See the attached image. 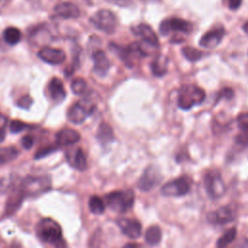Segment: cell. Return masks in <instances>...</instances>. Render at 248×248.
I'll list each match as a JSON object with an SVG mask.
<instances>
[{"label":"cell","instance_id":"obj_1","mask_svg":"<svg viewBox=\"0 0 248 248\" xmlns=\"http://www.w3.org/2000/svg\"><path fill=\"white\" fill-rule=\"evenodd\" d=\"M36 232L41 240L54 244L57 248H61L62 244H64L62 229L59 224L51 218L42 219L36 227Z\"/></svg>","mask_w":248,"mask_h":248},{"label":"cell","instance_id":"obj_2","mask_svg":"<svg viewBox=\"0 0 248 248\" xmlns=\"http://www.w3.org/2000/svg\"><path fill=\"white\" fill-rule=\"evenodd\" d=\"M204 99L205 93L201 87L194 84H185L179 89L177 104L180 108L187 110L196 105L202 104Z\"/></svg>","mask_w":248,"mask_h":248},{"label":"cell","instance_id":"obj_3","mask_svg":"<svg viewBox=\"0 0 248 248\" xmlns=\"http://www.w3.org/2000/svg\"><path fill=\"white\" fill-rule=\"evenodd\" d=\"M105 200L110 209L116 212H126L134 204L135 194L131 189L118 190L108 193Z\"/></svg>","mask_w":248,"mask_h":248},{"label":"cell","instance_id":"obj_4","mask_svg":"<svg viewBox=\"0 0 248 248\" xmlns=\"http://www.w3.org/2000/svg\"><path fill=\"white\" fill-rule=\"evenodd\" d=\"M50 178L46 175H29L26 176L21 184L20 188L25 197H35L50 189Z\"/></svg>","mask_w":248,"mask_h":248},{"label":"cell","instance_id":"obj_5","mask_svg":"<svg viewBox=\"0 0 248 248\" xmlns=\"http://www.w3.org/2000/svg\"><path fill=\"white\" fill-rule=\"evenodd\" d=\"M90 22L98 30L107 34H111L116 28L117 19L112 12L107 9H102L90 17Z\"/></svg>","mask_w":248,"mask_h":248},{"label":"cell","instance_id":"obj_6","mask_svg":"<svg viewBox=\"0 0 248 248\" xmlns=\"http://www.w3.org/2000/svg\"><path fill=\"white\" fill-rule=\"evenodd\" d=\"M95 108V105L87 99L80 100L74 104L67 112V118L73 124H81Z\"/></svg>","mask_w":248,"mask_h":248},{"label":"cell","instance_id":"obj_7","mask_svg":"<svg viewBox=\"0 0 248 248\" xmlns=\"http://www.w3.org/2000/svg\"><path fill=\"white\" fill-rule=\"evenodd\" d=\"M204 185L207 194L213 199L220 198L226 191L225 183L221 174L217 170H210L206 172L204 175Z\"/></svg>","mask_w":248,"mask_h":248},{"label":"cell","instance_id":"obj_8","mask_svg":"<svg viewBox=\"0 0 248 248\" xmlns=\"http://www.w3.org/2000/svg\"><path fill=\"white\" fill-rule=\"evenodd\" d=\"M190 179L186 176H180L164 184L161 192L168 197H180L186 195L190 190Z\"/></svg>","mask_w":248,"mask_h":248},{"label":"cell","instance_id":"obj_9","mask_svg":"<svg viewBox=\"0 0 248 248\" xmlns=\"http://www.w3.org/2000/svg\"><path fill=\"white\" fill-rule=\"evenodd\" d=\"M192 30V24L182 18L178 17H170L164 19L159 26V31L161 35L167 36L172 32H181V33H189Z\"/></svg>","mask_w":248,"mask_h":248},{"label":"cell","instance_id":"obj_10","mask_svg":"<svg viewBox=\"0 0 248 248\" xmlns=\"http://www.w3.org/2000/svg\"><path fill=\"white\" fill-rule=\"evenodd\" d=\"M236 217V207L233 204H228L211 211L207 214V221L213 225H223L233 221Z\"/></svg>","mask_w":248,"mask_h":248},{"label":"cell","instance_id":"obj_11","mask_svg":"<svg viewBox=\"0 0 248 248\" xmlns=\"http://www.w3.org/2000/svg\"><path fill=\"white\" fill-rule=\"evenodd\" d=\"M161 180V175L159 170L155 166L147 167L142 174L140 175L138 186L141 191H149L159 184Z\"/></svg>","mask_w":248,"mask_h":248},{"label":"cell","instance_id":"obj_12","mask_svg":"<svg viewBox=\"0 0 248 248\" xmlns=\"http://www.w3.org/2000/svg\"><path fill=\"white\" fill-rule=\"evenodd\" d=\"M38 56L44 62L50 65L62 64L66 59V54L62 49L51 46L42 47L38 52Z\"/></svg>","mask_w":248,"mask_h":248},{"label":"cell","instance_id":"obj_13","mask_svg":"<svg viewBox=\"0 0 248 248\" xmlns=\"http://www.w3.org/2000/svg\"><path fill=\"white\" fill-rule=\"evenodd\" d=\"M131 31L133 32V34L135 36L141 38L142 42L152 46L155 48H157L159 46L158 38H157L155 32L153 31V29L149 25H147L145 23H140L136 26H133L131 28Z\"/></svg>","mask_w":248,"mask_h":248},{"label":"cell","instance_id":"obj_14","mask_svg":"<svg viewBox=\"0 0 248 248\" xmlns=\"http://www.w3.org/2000/svg\"><path fill=\"white\" fill-rule=\"evenodd\" d=\"M224 35L225 30L222 26L213 28L202 35L200 40V46L204 48H213L221 43Z\"/></svg>","mask_w":248,"mask_h":248},{"label":"cell","instance_id":"obj_15","mask_svg":"<svg viewBox=\"0 0 248 248\" xmlns=\"http://www.w3.org/2000/svg\"><path fill=\"white\" fill-rule=\"evenodd\" d=\"M25 198L20 186L13 187L12 191L7 199L6 205H5V214L10 216L14 214L21 205L23 199Z\"/></svg>","mask_w":248,"mask_h":248},{"label":"cell","instance_id":"obj_16","mask_svg":"<svg viewBox=\"0 0 248 248\" xmlns=\"http://www.w3.org/2000/svg\"><path fill=\"white\" fill-rule=\"evenodd\" d=\"M118 227L121 232L128 237L132 239L138 238L141 233V225L136 219H127L123 218L118 220Z\"/></svg>","mask_w":248,"mask_h":248},{"label":"cell","instance_id":"obj_17","mask_svg":"<svg viewBox=\"0 0 248 248\" xmlns=\"http://www.w3.org/2000/svg\"><path fill=\"white\" fill-rule=\"evenodd\" d=\"M93 71L98 77H105L110 67L109 60L103 50H95L92 54Z\"/></svg>","mask_w":248,"mask_h":248},{"label":"cell","instance_id":"obj_18","mask_svg":"<svg viewBox=\"0 0 248 248\" xmlns=\"http://www.w3.org/2000/svg\"><path fill=\"white\" fill-rule=\"evenodd\" d=\"M53 12L56 16L63 18H78L80 16L78 7L72 2H61L54 6Z\"/></svg>","mask_w":248,"mask_h":248},{"label":"cell","instance_id":"obj_19","mask_svg":"<svg viewBox=\"0 0 248 248\" xmlns=\"http://www.w3.org/2000/svg\"><path fill=\"white\" fill-rule=\"evenodd\" d=\"M237 124L239 127V133L235 137L237 144L247 147L248 146V112L241 113L237 117Z\"/></svg>","mask_w":248,"mask_h":248},{"label":"cell","instance_id":"obj_20","mask_svg":"<svg viewBox=\"0 0 248 248\" xmlns=\"http://www.w3.org/2000/svg\"><path fill=\"white\" fill-rule=\"evenodd\" d=\"M80 140V135L74 129H62L56 134V142L60 145H70L77 143Z\"/></svg>","mask_w":248,"mask_h":248},{"label":"cell","instance_id":"obj_21","mask_svg":"<svg viewBox=\"0 0 248 248\" xmlns=\"http://www.w3.org/2000/svg\"><path fill=\"white\" fill-rule=\"evenodd\" d=\"M47 88H48L50 97L54 102L60 103L61 101H63L65 99L66 91H65L63 82L61 81L60 78H52L48 83Z\"/></svg>","mask_w":248,"mask_h":248},{"label":"cell","instance_id":"obj_22","mask_svg":"<svg viewBox=\"0 0 248 248\" xmlns=\"http://www.w3.org/2000/svg\"><path fill=\"white\" fill-rule=\"evenodd\" d=\"M69 163L78 170H84L87 168V160L81 148H77L71 155H67Z\"/></svg>","mask_w":248,"mask_h":248},{"label":"cell","instance_id":"obj_23","mask_svg":"<svg viewBox=\"0 0 248 248\" xmlns=\"http://www.w3.org/2000/svg\"><path fill=\"white\" fill-rule=\"evenodd\" d=\"M97 140L103 145L110 143L114 140V135L112 128L106 122H103L99 125L97 131Z\"/></svg>","mask_w":248,"mask_h":248},{"label":"cell","instance_id":"obj_24","mask_svg":"<svg viewBox=\"0 0 248 248\" xmlns=\"http://www.w3.org/2000/svg\"><path fill=\"white\" fill-rule=\"evenodd\" d=\"M151 71L156 77L164 76L168 71V58L162 54L156 56L151 62Z\"/></svg>","mask_w":248,"mask_h":248},{"label":"cell","instance_id":"obj_25","mask_svg":"<svg viewBox=\"0 0 248 248\" xmlns=\"http://www.w3.org/2000/svg\"><path fill=\"white\" fill-rule=\"evenodd\" d=\"M145 241L150 246H155L160 243L162 238V232L158 226L149 227L144 234Z\"/></svg>","mask_w":248,"mask_h":248},{"label":"cell","instance_id":"obj_26","mask_svg":"<svg viewBox=\"0 0 248 248\" xmlns=\"http://www.w3.org/2000/svg\"><path fill=\"white\" fill-rule=\"evenodd\" d=\"M3 39L8 45L14 46L20 41L21 33L16 27H8L3 32Z\"/></svg>","mask_w":248,"mask_h":248},{"label":"cell","instance_id":"obj_27","mask_svg":"<svg viewBox=\"0 0 248 248\" xmlns=\"http://www.w3.org/2000/svg\"><path fill=\"white\" fill-rule=\"evenodd\" d=\"M17 155L18 150L14 146L0 147V166L13 161L17 157Z\"/></svg>","mask_w":248,"mask_h":248},{"label":"cell","instance_id":"obj_28","mask_svg":"<svg viewBox=\"0 0 248 248\" xmlns=\"http://www.w3.org/2000/svg\"><path fill=\"white\" fill-rule=\"evenodd\" d=\"M235 236H236V229L235 228L229 229L227 232H225L223 235H221L218 238L216 242L217 248H225L227 245H229L233 241Z\"/></svg>","mask_w":248,"mask_h":248},{"label":"cell","instance_id":"obj_29","mask_svg":"<svg viewBox=\"0 0 248 248\" xmlns=\"http://www.w3.org/2000/svg\"><path fill=\"white\" fill-rule=\"evenodd\" d=\"M88 205H89L90 211L94 214L99 215V214L104 213V211H105V203H104L103 200L98 196H92L89 199Z\"/></svg>","mask_w":248,"mask_h":248},{"label":"cell","instance_id":"obj_30","mask_svg":"<svg viewBox=\"0 0 248 248\" xmlns=\"http://www.w3.org/2000/svg\"><path fill=\"white\" fill-rule=\"evenodd\" d=\"M182 53L189 61H192V62L200 60L203 55V53L202 51H200L192 46H184L182 48Z\"/></svg>","mask_w":248,"mask_h":248},{"label":"cell","instance_id":"obj_31","mask_svg":"<svg viewBox=\"0 0 248 248\" xmlns=\"http://www.w3.org/2000/svg\"><path fill=\"white\" fill-rule=\"evenodd\" d=\"M86 81L82 78H77L73 79L71 83V89L76 95H81L86 90Z\"/></svg>","mask_w":248,"mask_h":248},{"label":"cell","instance_id":"obj_32","mask_svg":"<svg viewBox=\"0 0 248 248\" xmlns=\"http://www.w3.org/2000/svg\"><path fill=\"white\" fill-rule=\"evenodd\" d=\"M26 128V125L19 120H13L10 123V131L12 133H19Z\"/></svg>","mask_w":248,"mask_h":248},{"label":"cell","instance_id":"obj_33","mask_svg":"<svg viewBox=\"0 0 248 248\" xmlns=\"http://www.w3.org/2000/svg\"><path fill=\"white\" fill-rule=\"evenodd\" d=\"M7 123H8V118L4 114H0V142H2L5 139Z\"/></svg>","mask_w":248,"mask_h":248},{"label":"cell","instance_id":"obj_34","mask_svg":"<svg viewBox=\"0 0 248 248\" xmlns=\"http://www.w3.org/2000/svg\"><path fill=\"white\" fill-rule=\"evenodd\" d=\"M55 146H46L40 150L37 151V153L35 154V159H40V158H43L46 155H48L49 153L53 152L55 150Z\"/></svg>","mask_w":248,"mask_h":248},{"label":"cell","instance_id":"obj_35","mask_svg":"<svg viewBox=\"0 0 248 248\" xmlns=\"http://www.w3.org/2000/svg\"><path fill=\"white\" fill-rule=\"evenodd\" d=\"M31 103H32V99L29 96H27V95L26 96H22L16 102L17 106L19 108H28L30 107Z\"/></svg>","mask_w":248,"mask_h":248},{"label":"cell","instance_id":"obj_36","mask_svg":"<svg viewBox=\"0 0 248 248\" xmlns=\"http://www.w3.org/2000/svg\"><path fill=\"white\" fill-rule=\"evenodd\" d=\"M34 143V139L32 136L26 135L21 139V145L25 149H30L33 146Z\"/></svg>","mask_w":248,"mask_h":248},{"label":"cell","instance_id":"obj_37","mask_svg":"<svg viewBox=\"0 0 248 248\" xmlns=\"http://www.w3.org/2000/svg\"><path fill=\"white\" fill-rule=\"evenodd\" d=\"M233 96V92L231 88H224L220 91L219 95H218V100L222 99V98H227V99H231Z\"/></svg>","mask_w":248,"mask_h":248},{"label":"cell","instance_id":"obj_38","mask_svg":"<svg viewBox=\"0 0 248 248\" xmlns=\"http://www.w3.org/2000/svg\"><path fill=\"white\" fill-rule=\"evenodd\" d=\"M228 1H229V8L232 11L237 10L240 7L242 2V0H228Z\"/></svg>","mask_w":248,"mask_h":248},{"label":"cell","instance_id":"obj_39","mask_svg":"<svg viewBox=\"0 0 248 248\" xmlns=\"http://www.w3.org/2000/svg\"><path fill=\"white\" fill-rule=\"evenodd\" d=\"M242 29H243V31L248 35V20L242 25Z\"/></svg>","mask_w":248,"mask_h":248},{"label":"cell","instance_id":"obj_40","mask_svg":"<svg viewBox=\"0 0 248 248\" xmlns=\"http://www.w3.org/2000/svg\"><path fill=\"white\" fill-rule=\"evenodd\" d=\"M123 248H138L135 244H131V243H129V244H126Z\"/></svg>","mask_w":248,"mask_h":248},{"label":"cell","instance_id":"obj_41","mask_svg":"<svg viewBox=\"0 0 248 248\" xmlns=\"http://www.w3.org/2000/svg\"><path fill=\"white\" fill-rule=\"evenodd\" d=\"M240 248H248V240L245 241V243H243V245Z\"/></svg>","mask_w":248,"mask_h":248},{"label":"cell","instance_id":"obj_42","mask_svg":"<svg viewBox=\"0 0 248 248\" xmlns=\"http://www.w3.org/2000/svg\"><path fill=\"white\" fill-rule=\"evenodd\" d=\"M3 1H4V0H0V3H2V2H3Z\"/></svg>","mask_w":248,"mask_h":248}]
</instances>
